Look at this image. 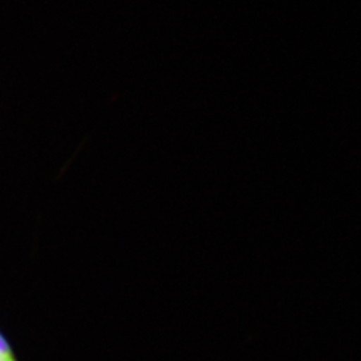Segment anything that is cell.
I'll return each instance as SVG.
<instances>
[{
  "mask_svg": "<svg viewBox=\"0 0 361 361\" xmlns=\"http://www.w3.org/2000/svg\"><path fill=\"white\" fill-rule=\"evenodd\" d=\"M0 356L1 357H13L10 344L6 341V338L1 334H0Z\"/></svg>",
  "mask_w": 361,
  "mask_h": 361,
  "instance_id": "6da1fadb",
  "label": "cell"
},
{
  "mask_svg": "<svg viewBox=\"0 0 361 361\" xmlns=\"http://www.w3.org/2000/svg\"><path fill=\"white\" fill-rule=\"evenodd\" d=\"M0 361H15V359L13 357H1L0 356Z\"/></svg>",
  "mask_w": 361,
  "mask_h": 361,
  "instance_id": "7a4b0ae2",
  "label": "cell"
}]
</instances>
